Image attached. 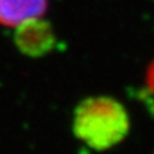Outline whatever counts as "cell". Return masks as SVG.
<instances>
[{
	"mask_svg": "<svg viewBox=\"0 0 154 154\" xmlns=\"http://www.w3.org/2000/svg\"><path fill=\"white\" fill-rule=\"evenodd\" d=\"M16 42L24 53L37 56L44 53L53 43V33L46 22L37 19L17 27Z\"/></svg>",
	"mask_w": 154,
	"mask_h": 154,
	"instance_id": "3957f363",
	"label": "cell"
},
{
	"mask_svg": "<svg viewBox=\"0 0 154 154\" xmlns=\"http://www.w3.org/2000/svg\"><path fill=\"white\" fill-rule=\"evenodd\" d=\"M73 130L90 149L107 150L126 137L128 116L126 109L111 97H88L77 106Z\"/></svg>",
	"mask_w": 154,
	"mask_h": 154,
	"instance_id": "6da1fadb",
	"label": "cell"
},
{
	"mask_svg": "<svg viewBox=\"0 0 154 154\" xmlns=\"http://www.w3.org/2000/svg\"><path fill=\"white\" fill-rule=\"evenodd\" d=\"M49 0H0V26L17 29L46 14Z\"/></svg>",
	"mask_w": 154,
	"mask_h": 154,
	"instance_id": "7a4b0ae2",
	"label": "cell"
}]
</instances>
